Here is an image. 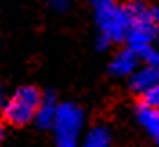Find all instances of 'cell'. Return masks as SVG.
I'll return each mask as SVG.
<instances>
[{"label":"cell","instance_id":"cell-5","mask_svg":"<svg viewBox=\"0 0 159 147\" xmlns=\"http://www.w3.org/2000/svg\"><path fill=\"white\" fill-rule=\"evenodd\" d=\"M159 84V67L145 64L141 67H136L134 73L130 75V89L138 95H145L148 89Z\"/></svg>","mask_w":159,"mask_h":147},{"label":"cell","instance_id":"cell-15","mask_svg":"<svg viewBox=\"0 0 159 147\" xmlns=\"http://www.w3.org/2000/svg\"><path fill=\"white\" fill-rule=\"evenodd\" d=\"M110 46V42L103 35H99V38H98V49H107Z\"/></svg>","mask_w":159,"mask_h":147},{"label":"cell","instance_id":"cell-8","mask_svg":"<svg viewBox=\"0 0 159 147\" xmlns=\"http://www.w3.org/2000/svg\"><path fill=\"white\" fill-rule=\"evenodd\" d=\"M138 122L139 125L148 133L150 136H159V107H154L147 102H143L138 107Z\"/></svg>","mask_w":159,"mask_h":147},{"label":"cell","instance_id":"cell-14","mask_svg":"<svg viewBox=\"0 0 159 147\" xmlns=\"http://www.w3.org/2000/svg\"><path fill=\"white\" fill-rule=\"evenodd\" d=\"M6 100H7V91H6V87H4V86L0 84V109L4 107Z\"/></svg>","mask_w":159,"mask_h":147},{"label":"cell","instance_id":"cell-2","mask_svg":"<svg viewBox=\"0 0 159 147\" xmlns=\"http://www.w3.org/2000/svg\"><path fill=\"white\" fill-rule=\"evenodd\" d=\"M40 100H42V95L36 87L22 86L15 93L7 95V100L2 107L4 118L13 125H25L33 122Z\"/></svg>","mask_w":159,"mask_h":147},{"label":"cell","instance_id":"cell-17","mask_svg":"<svg viewBox=\"0 0 159 147\" xmlns=\"http://www.w3.org/2000/svg\"><path fill=\"white\" fill-rule=\"evenodd\" d=\"M157 144H159V136H157Z\"/></svg>","mask_w":159,"mask_h":147},{"label":"cell","instance_id":"cell-12","mask_svg":"<svg viewBox=\"0 0 159 147\" xmlns=\"http://www.w3.org/2000/svg\"><path fill=\"white\" fill-rule=\"evenodd\" d=\"M51 6V9H54L56 13H65L70 6V0H47Z\"/></svg>","mask_w":159,"mask_h":147},{"label":"cell","instance_id":"cell-3","mask_svg":"<svg viewBox=\"0 0 159 147\" xmlns=\"http://www.w3.org/2000/svg\"><path fill=\"white\" fill-rule=\"evenodd\" d=\"M125 9L130 17V27L127 33V42L132 49L152 44V40L157 35V27L152 22L150 15V6L145 0H130L125 6Z\"/></svg>","mask_w":159,"mask_h":147},{"label":"cell","instance_id":"cell-4","mask_svg":"<svg viewBox=\"0 0 159 147\" xmlns=\"http://www.w3.org/2000/svg\"><path fill=\"white\" fill-rule=\"evenodd\" d=\"M51 129L54 131L56 144L60 147H74L78 144L83 129V111L70 102L60 104L56 107V115Z\"/></svg>","mask_w":159,"mask_h":147},{"label":"cell","instance_id":"cell-7","mask_svg":"<svg viewBox=\"0 0 159 147\" xmlns=\"http://www.w3.org/2000/svg\"><path fill=\"white\" fill-rule=\"evenodd\" d=\"M56 107H58V104H56V100H54V96L51 93L45 95V96H42L33 122H36V125L40 129H51L52 127V122H54Z\"/></svg>","mask_w":159,"mask_h":147},{"label":"cell","instance_id":"cell-16","mask_svg":"<svg viewBox=\"0 0 159 147\" xmlns=\"http://www.w3.org/2000/svg\"><path fill=\"white\" fill-rule=\"evenodd\" d=\"M4 140V124H2V120H0V142Z\"/></svg>","mask_w":159,"mask_h":147},{"label":"cell","instance_id":"cell-11","mask_svg":"<svg viewBox=\"0 0 159 147\" xmlns=\"http://www.w3.org/2000/svg\"><path fill=\"white\" fill-rule=\"evenodd\" d=\"M143 96V102H147L150 105H154V107H159V84L157 86H154L152 89H148L145 95H141Z\"/></svg>","mask_w":159,"mask_h":147},{"label":"cell","instance_id":"cell-10","mask_svg":"<svg viewBox=\"0 0 159 147\" xmlns=\"http://www.w3.org/2000/svg\"><path fill=\"white\" fill-rule=\"evenodd\" d=\"M136 55H138L139 60H143L145 64H150V66H157L159 67V49L152 47V44H145V46H139V47H134Z\"/></svg>","mask_w":159,"mask_h":147},{"label":"cell","instance_id":"cell-13","mask_svg":"<svg viewBox=\"0 0 159 147\" xmlns=\"http://www.w3.org/2000/svg\"><path fill=\"white\" fill-rule=\"evenodd\" d=\"M150 15H152V22L159 31V6H150Z\"/></svg>","mask_w":159,"mask_h":147},{"label":"cell","instance_id":"cell-6","mask_svg":"<svg viewBox=\"0 0 159 147\" xmlns=\"http://www.w3.org/2000/svg\"><path fill=\"white\" fill-rule=\"evenodd\" d=\"M138 64H139V58L136 55V51L132 47L123 49L110 62V73L114 76H130L134 73V69L138 67Z\"/></svg>","mask_w":159,"mask_h":147},{"label":"cell","instance_id":"cell-1","mask_svg":"<svg viewBox=\"0 0 159 147\" xmlns=\"http://www.w3.org/2000/svg\"><path fill=\"white\" fill-rule=\"evenodd\" d=\"M90 4L94 7L99 33L110 44L123 42L127 38V33L130 27V17L125 6H118L116 0H90Z\"/></svg>","mask_w":159,"mask_h":147},{"label":"cell","instance_id":"cell-9","mask_svg":"<svg viewBox=\"0 0 159 147\" xmlns=\"http://www.w3.org/2000/svg\"><path fill=\"white\" fill-rule=\"evenodd\" d=\"M112 142V135L107 125H94L87 131L83 144L87 147H107Z\"/></svg>","mask_w":159,"mask_h":147}]
</instances>
